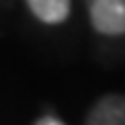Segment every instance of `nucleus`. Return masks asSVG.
<instances>
[{"label": "nucleus", "instance_id": "obj_4", "mask_svg": "<svg viewBox=\"0 0 125 125\" xmlns=\"http://www.w3.org/2000/svg\"><path fill=\"white\" fill-rule=\"evenodd\" d=\"M35 125H64V123H62V121H57L55 116H44V119H40Z\"/></svg>", "mask_w": 125, "mask_h": 125}, {"label": "nucleus", "instance_id": "obj_2", "mask_svg": "<svg viewBox=\"0 0 125 125\" xmlns=\"http://www.w3.org/2000/svg\"><path fill=\"white\" fill-rule=\"evenodd\" d=\"M86 125H125V94H105L88 112Z\"/></svg>", "mask_w": 125, "mask_h": 125}, {"label": "nucleus", "instance_id": "obj_1", "mask_svg": "<svg viewBox=\"0 0 125 125\" xmlns=\"http://www.w3.org/2000/svg\"><path fill=\"white\" fill-rule=\"evenodd\" d=\"M94 31L103 35H125V0H86Z\"/></svg>", "mask_w": 125, "mask_h": 125}, {"label": "nucleus", "instance_id": "obj_3", "mask_svg": "<svg viewBox=\"0 0 125 125\" xmlns=\"http://www.w3.org/2000/svg\"><path fill=\"white\" fill-rule=\"evenodd\" d=\"M29 9L48 24L64 22L70 13V0H26Z\"/></svg>", "mask_w": 125, "mask_h": 125}]
</instances>
